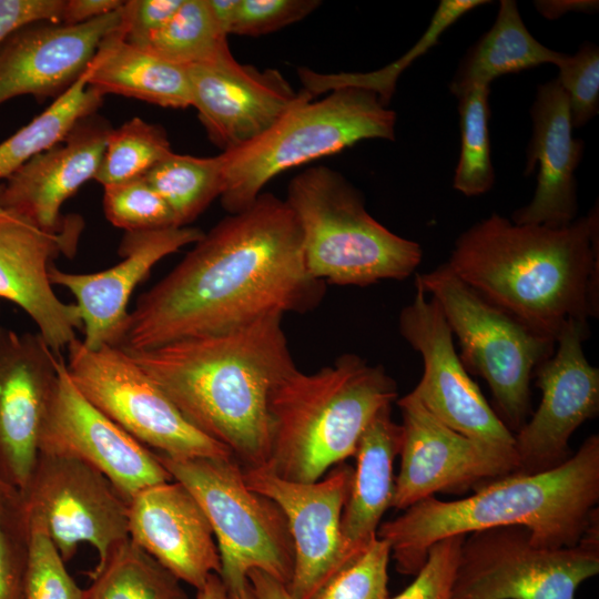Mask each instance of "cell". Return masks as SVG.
Segmentation results:
<instances>
[{
	"instance_id": "1",
	"label": "cell",
	"mask_w": 599,
	"mask_h": 599,
	"mask_svg": "<svg viewBox=\"0 0 599 599\" xmlns=\"http://www.w3.org/2000/svg\"><path fill=\"white\" fill-rule=\"evenodd\" d=\"M325 283L306 271L302 233L285 200L261 193L214 225L129 313L119 347L150 349L219 334L273 313L316 307Z\"/></svg>"
},
{
	"instance_id": "2",
	"label": "cell",
	"mask_w": 599,
	"mask_h": 599,
	"mask_svg": "<svg viewBox=\"0 0 599 599\" xmlns=\"http://www.w3.org/2000/svg\"><path fill=\"white\" fill-rule=\"evenodd\" d=\"M273 313L219 334L128 352L182 415L225 446L242 468H265L268 398L296 366Z\"/></svg>"
},
{
	"instance_id": "3",
	"label": "cell",
	"mask_w": 599,
	"mask_h": 599,
	"mask_svg": "<svg viewBox=\"0 0 599 599\" xmlns=\"http://www.w3.org/2000/svg\"><path fill=\"white\" fill-rule=\"evenodd\" d=\"M491 304L556 341L599 314L598 207L552 229L494 213L461 233L446 263Z\"/></svg>"
},
{
	"instance_id": "4",
	"label": "cell",
	"mask_w": 599,
	"mask_h": 599,
	"mask_svg": "<svg viewBox=\"0 0 599 599\" xmlns=\"http://www.w3.org/2000/svg\"><path fill=\"white\" fill-rule=\"evenodd\" d=\"M599 436L593 434L561 465L535 474L512 473L479 485L466 498L427 497L379 525L396 570L416 575L437 541L489 528L525 527L541 548L577 545L599 518Z\"/></svg>"
},
{
	"instance_id": "5",
	"label": "cell",
	"mask_w": 599,
	"mask_h": 599,
	"mask_svg": "<svg viewBox=\"0 0 599 599\" xmlns=\"http://www.w3.org/2000/svg\"><path fill=\"white\" fill-rule=\"evenodd\" d=\"M396 397V383L384 367L355 354H344L312 374L295 367L268 398L271 449L265 468L286 480L321 479L355 455L369 422Z\"/></svg>"
},
{
	"instance_id": "6",
	"label": "cell",
	"mask_w": 599,
	"mask_h": 599,
	"mask_svg": "<svg viewBox=\"0 0 599 599\" xmlns=\"http://www.w3.org/2000/svg\"><path fill=\"white\" fill-rule=\"evenodd\" d=\"M285 202L301 229L306 271L325 284L402 281L420 264V245L377 222L362 193L337 171L304 170L290 181Z\"/></svg>"
},
{
	"instance_id": "7",
	"label": "cell",
	"mask_w": 599,
	"mask_h": 599,
	"mask_svg": "<svg viewBox=\"0 0 599 599\" xmlns=\"http://www.w3.org/2000/svg\"><path fill=\"white\" fill-rule=\"evenodd\" d=\"M396 113L374 91L342 87L288 110L272 128L223 156L221 202L230 213L251 206L280 173L359 141L395 139Z\"/></svg>"
},
{
	"instance_id": "8",
	"label": "cell",
	"mask_w": 599,
	"mask_h": 599,
	"mask_svg": "<svg viewBox=\"0 0 599 599\" xmlns=\"http://www.w3.org/2000/svg\"><path fill=\"white\" fill-rule=\"evenodd\" d=\"M415 284L436 300L458 338L463 365L486 380L497 415L518 433L530 412L531 376L554 354L556 341L488 302L446 263L416 274Z\"/></svg>"
},
{
	"instance_id": "9",
	"label": "cell",
	"mask_w": 599,
	"mask_h": 599,
	"mask_svg": "<svg viewBox=\"0 0 599 599\" xmlns=\"http://www.w3.org/2000/svg\"><path fill=\"white\" fill-rule=\"evenodd\" d=\"M173 480L185 486L204 510L221 559L226 591L247 583V573L262 570L288 585L294 546L286 518L270 498L252 490L234 457L171 458L156 453Z\"/></svg>"
},
{
	"instance_id": "10",
	"label": "cell",
	"mask_w": 599,
	"mask_h": 599,
	"mask_svg": "<svg viewBox=\"0 0 599 599\" xmlns=\"http://www.w3.org/2000/svg\"><path fill=\"white\" fill-rule=\"evenodd\" d=\"M599 572V518L580 541L548 549L525 527L469 534L460 548L453 599H576L578 587Z\"/></svg>"
},
{
	"instance_id": "11",
	"label": "cell",
	"mask_w": 599,
	"mask_h": 599,
	"mask_svg": "<svg viewBox=\"0 0 599 599\" xmlns=\"http://www.w3.org/2000/svg\"><path fill=\"white\" fill-rule=\"evenodd\" d=\"M67 351V370L79 392L145 447L171 458L233 457L195 428L123 348L90 351L77 337Z\"/></svg>"
},
{
	"instance_id": "12",
	"label": "cell",
	"mask_w": 599,
	"mask_h": 599,
	"mask_svg": "<svg viewBox=\"0 0 599 599\" xmlns=\"http://www.w3.org/2000/svg\"><path fill=\"white\" fill-rule=\"evenodd\" d=\"M19 491L30 529L47 535L65 562L89 544L101 564L129 539L128 501L104 475L77 458L39 453Z\"/></svg>"
},
{
	"instance_id": "13",
	"label": "cell",
	"mask_w": 599,
	"mask_h": 599,
	"mask_svg": "<svg viewBox=\"0 0 599 599\" xmlns=\"http://www.w3.org/2000/svg\"><path fill=\"white\" fill-rule=\"evenodd\" d=\"M415 286L413 301L398 316L400 335L422 355L424 364L422 378L412 393L450 429L478 443L515 450V434L470 378L438 303Z\"/></svg>"
},
{
	"instance_id": "14",
	"label": "cell",
	"mask_w": 599,
	"mask_h": 599,
	"mask_svg": "<svg viewBox=\"0 0 599 599\" xmlns=\"http://www.w3.org/2000/svg\"><path fill=\"white\" fill-rule=\"evenodd\" d=\"M38 447L39 453L77 458L95 468L128 502L150 486L173 480L154 451L79 392L62 355Z\"/></svg>"
},
{
	"instance_id": "15",
	"label": "cell",
	"mask_w": 599,
	"mask_h": 599,
	"mask_svg": "<svg viewBox=\"0 0 599 599\" xmlns=\"http://www.w3.org/2000/svg\"><path fill=\"white\" fill-rule=\"evenodd\" d=\"M400 409V468L392 507L405 510L439 491H463L518 470L515 450L473 440L434 417L410 392Z\"/></svg>"
},
{
	"instance_id": "16",
	"label": "cell",
	"mask_w": 599,
	"mask_h": 599,
	"mask_svg": "<svg viewBox=\"0 0 599 599\" xmlns=\"http://www.w3.org/2000/svg\"><path fill=\"white\" fill-rule=\"evenodd\" d=\"M588 323L568 319L557 338V349L536 369L541 400L530 420L515 434L518 470L535 474L550 470L570 456L573 432L599 412V369L582 348Z\"/></svg>"
},
{
	"instance_id": "17",
	"label": "cell",
	"mask_w": 599,
	"mask_h": 599,
	"mask_svg": "<svg viewBox=\"0 0 599 599\" xmlns=\"http://www.w3.org/2000/svg\"><path fill=\"white\" fill-rule=\"evenodd\" d=\"M247 486L283 511L294 546L286 586L294 599H311L343 567L341 519L354 469L341 463L313 483L283 479L267 468H242Z\"/></svg>"
},
{
	"instance_id": "18",
	"label": "cell",
	"mask_w": 599,
	"mask_h": 599,
	"mask_svg": "<svg viewBox=\"0 0 599 599\" xmlns=\"http://www.w3.org/2000/svg\"><path fill=\"white\" fill-rule=\"evenodd\" d=\"M186 69L192 106L222 152L253 141L293 106L313 98L305 90L295 91L276 69L240 63L230 49Z\"/></svg>"
},
{
	"instance_id": "19",
	"label": "cell",
	"mask_w": 599,
	"mask_h": 599,
	"mask_svg": "<svg viewBox=\"0 0 599 599\" xmlns=\"http://www.w3.org/2000/svg\"><path fill=\"white\" fill-rule=\"evenodd\" d=\"M81 230L75 216L63 229L48 232L12 212L0 214V300L23 309L58 355L77 338L82 322L77 305L53 292L49 268L61 253L74 254Z\"/></svg>"
},
{
	"instance_id": "20",
	"label": "cell",
	"mask_w": 599,
	"mask_h": 599,
	"mask_svg": "<svg viewBox=\"0 0 599 599\" xmlns=\"http://www.w3.org/2000/svg\"><path fill=\"white\" fill-rule=\"evenodd\" d=\"M60 356L38 333L0 326V478L19 490L37 463Z\"/></svg>"
},
{
	"instance_id": "21",
	"label": "cell",
	"mask_w": 599,
	"mask_h": 599,
	"mask_svg": "<svg viewBox=\"0 0 599 599\" xmlns=\"http://www.w3.org/2000/svg\"><path fill=\"white\" fill-rule=\"evenodd\" d=\"M203 235L201 230L190 226L126 232L119 247L123 260L112 267L93 273H70L51 265V284L67 288L75 297L84 347L97 351L103 346H119L135 287L159 261L196 243Z\"/></svg>"
},
{
	"instance_id": "22",
	"label": "cell",
	"mask_w": 599,
	"mask_h": 599,
	"mask_svg": "<svg viewBox=\"0 0 599 599\" xmlns=\"http://www.w3.org/2000/svg\"><path fill=\"white\" fill-rule=\"evenodd\" d=\"M121 20L122 7L81 24L40 21L16 30L0 44V104L26 94L57 99L84 73Z\"/></svg>"
},
{
	"instance_id": "23",
	"label": "cell",
	"mask_w": 599,
	"mask_h": 599,
	"mask_svg": "<svg viewBox=\"0 0 599 599\" xmlns=\"http://www.w3.org/2000/svg\"><path fill=\"white\" fill-rule=\"evenodd\" d=\"M129 538L196 589L221 573L210 521L191 491L176 480L150 486L128 502Z\"/></svg>"
},
{
	"instance_id": "24",
	"label": "cell",
	"mask_w": 599,
	"mask_h": 599,
	"mask_svg": "<svg viewBox=\"0 0 599 599\" xmlns=\"http://www.w3.org/2000/svg\"><path fill=\"white\" fill-rule=\"evenodd\" d=\"M112 128L95 113L81 119L65 138L33 156L0 184V207L57 232L70 219L62 204L94 179Z\"/></svg>"
},
{
	"instance_id": "25",
	"label": "cell",
	"mask_w": 599,
	"mask_h": 599,
	"mask_svg": "<svg viewBox=\"0 0 599 599\" xmlns=\"http://www.w3.org/2000/svg\"><path fill=\"white\" fill-rule=\"evenodd\" d=\"M530 114L532 134L524 174L529 175L538 162L537 187L531 201L516 210L511 220L515 224L565 227L578 212L575 171L583 142L572 136L568 100L557 79L538 85Z\"/></svg>"
},
{
	"instance_id": "26",
	"label": "cell",
	"mask_w": 599,
	"mask_h": 599,
	"mask_svg": "<svg viewBox=\"0 0 599 599\" xmlns=\"http://www.w3.org/2000/svg\"><path fill=\"white\" fill-rule=\"evenodd\" d=\"M400 443L402 426L393 420L392 405H387L369 422L354 455L356 468L341 519L343 567L377 537L380 519L392 507L394 460Z\"/></svg>"
},
{
	"instance_id": "27",
	"label": "cell",
	"mask_w": 599,
	"mask_h": 599,
	"mask_svg": "<svg viewBox=\"0 0 599 599\" xmlns=\"http://www.w3.org/2000/svg\"><path fill=\"white\" fill-rule=\"evenodd\" d=\"M88 85L163 108L192 106L186 67L130 44L120 26L99 44L85 69Z\"/></svg>"
},
{
	"instance_id": "28",
	"label": "cell",
	"mask_w": 599,
	"mask_h": 599,
	"mask_svg": "<svg viewBox=\"0 0 599 599\" xmlns=\"http://www.w3.org/2000/svg\"><path fill=\"white\" fill-rule=\"evenodd\" d=\"M564 57L530 34L515 1L501 0L495 23L463 59L449 88L459 98L474 85L544 63L557 65Z\"/></svg>"
},
{
	"instance_id": "29",
	"label": "cell",
	"mask_w": 599,
	"mask_h": 599,
	"mask_svg": "<svg viewBox=\"0 0 599 599\" xmlns=\"http://www.w3.org/2000/svg\"><path fill=\"white\" fill-rule=\"evenodd\" d=\"M103 94L88 85L84 73L38 116L0 143V180L50 149L102 104Z\"/></svg>"
},
{
	"instance_id": "30",
	"label": "cell",
	"mask_w": 599,
	"mask_h": 599,
	"mask_svg": "<svg viewBox=\"0 0 599 599\" xmlns=\"http://www.w3.org/2000/svg\"><path fill=\"white\" fill-rule=\"evenodd\" d=\"M90 578L84 599H190L181 581L130 538Z\"/></svg>"
},
{
	"instance_id": "31",
	"label": "cell",
	"mask_w": 599,
	"mask_h": 599,
	"mask_svg": "<svg viewBox=\"0 0 599 599\" xmlns=\"http://www.w3.org/2000/svg\"><path fill=\"white\" fill-rule=\"evenodd\" d=\"M144 179L165 201L176 226H187L221 196L223 191V156L176 154L153 166Z\"/></svg>"
},
{
	"instance_id": "32",
	"label": "cell",
	"mask_w": 599,
	"mask_h": 599,
	"mask_svg": "<svg viewBox=\"0 0 599 599\" xmlns=\"http://www.w3.org/2000/svg\"><path fill=\"white\" fill-rule=\"evenodd\" d=\"M486 3V0H441L419 40L392 64L370 73L336 75L317 74L308 69L301 68L298 74L304 83V90L314 95L324 90L332 91L342 87H357L374 91L382 103L387 106L395 92L399 74L413 61L436 45L440 35L459 18Z\"/></svg>"
},
{
	"instance_id": "33",
	"label": "cell",
	"mask_w": 599,
	"mask_h": 599,
	"mask_svg": "<svg viewBox=\"0 0 599 599\" xmlns=\"http://www.w3.org/2000/svg\"><path fill=\"white\" fill-rule=\"evenodd\" d=\"M132 45L182 67L212 61L230 49L206 0H183L161 30Z\"/></svg>"
},
{
	"instance_id": "34",
	"label": "cell",
	"mask_w": 599,
	"mask_h": 599,
	"mask_svg": "<svg viewBox=\"0 0 599 599\" xmlns=\"http://www.w3.org/2000/svg\"><path fill=\"white\" fill-rule=\"evenodd\" d=\"M489 85H474L458 98L460 153L453 186L467 196L488 192L495 182L489 138Z\"/></svg>"
},
{
	"instance_id": "35",
	"label": "cell",
	"mask_w": 599,
	"mask_h": 599,
	"mask_svg": "<svg viewBox=\"0 0 599 599\" xmlns=\"http://www.w3.org/2000/svg\"><path fill=\"white\" fill-rule=\"evenodd\" d=\"M171 153L161 126L133 118L110 130L94 180L108 186L142 177Z\"/></svg>"
},
{
	"instance_id": "36",
	"label": "cell",
	"mask_w": 599,
	"mask_h": 599,
	"mask_svg": "<svg viewBox=\"0 0 599 599\" xmlns=\"http://www.w3.org/2000/svg\"><path fill=\"white\" fill-rule=\"evenodd\" d=\"M30 536L19 489L0 478V599H24Z\"/></svg>"
},
{
	"instance_id": "37",
	"label": "cell",
	"mask_w": 599,
	"mask_h": 599,
	"mask_svg": "<svg viewBox=\"0 0 599 599\" xmlns=\"http://www.w3.org/2000/svg\"><path fill=\"white\" fill-rule=\"evenodd\" d=\"M106 220L126 232L176 226L172 211L144 176L103 186Z\"/></svg>"
},
{
	"instance_id": "38",
	"label": "cell",
	"mask_w": 599,
	"mask_h": 599,
	"mask_svg": "<svg viewBox=\"0 0 599 599\" xmlns=\"http://www.w3.org/2000/svg\"><path fill=\"white\" fill-rule=\"evenodd\" d=\"M390 547L376 537L354 560L336 571L311 599H387Z\"/></svg>"
},
{
	"instance_id": "39",
	"label": "cell",
	"mask_w": 599,
	"mask_h": 599,
	"mask_svg": "<svg viewBox=\"0 0 599 599\" xmlns=\"http://www.w3.org/2000/svg\"><path fill=\"white\" fill-rule=\"evenodd\" d=\"M30 530L24 599H84L51 540L42 531Z\"/></svg>"
},
{
	"instance_id": "40",
	"label": "cell",
	"mask_w": 599,
	"mask_h": 599,
	"mask_svg": "<svg viewBox=\"0 0 599 599\" xmlns=\"http://www.w3.org/2000/svg\"><path fill=\"white\" fill-rule=\"evenodd\" d=\"M557 68V80L568 100L572 128H580L599 110V49L585 43L576 54H565Z\"/></svg>"
},
{
	"instance_id": "41",
	"label": "cell",
	"mask_w": 599,
	"mask_h": 599,
	"mask_svg": "<svg viewBox=\"0 0 599 599\" xmlns=\"http://www.w3.org/2000/svg\"><path fill=\"white\" fill-rule=\"evenodd\" d=\"M466 536L435 542L414 581L400 593L387 599H453L460 548Z\"/></svg>"
},
{
	"instance_id": "42",
	"label": "cell",
	"mask_w": 599,
	"mask_h": 599,
	"mask_svg": "<svg viewBox=\"0 0 599 599\" xmlns=\"http://www.w3.org/2000/svg\"><path fill=\"white\" fill-rule=\"evenodd\" d=\"M317 0H238L230 34L258 37L298 22L316 10Z\"/></svg>"
},
{
	"instance_id": "43",
	"label": "cell",
	"mask_w": 599,
	"mask_h": 599,
	"mask_svg": "<svg viewBox=\"0 0 599 599\" xmlns=\"http://www.w3.org/2000/svg\"><path fill=\"white\" fill-rule=\"evenodd\" d=\"M183 0H131L122 6L121 29L133 44L161 30L176 13Z\"/></svg>"
},
{
	"instance_id": "44",
	"label": "cell",
	"mask_w": 599,
	"mask_h": 599,
	"mask_svg": "<svg viewBox=\"0 0 599 599\" xmlns=\"http://www.w3.org/2000/svg\"><path fill=\"white\" fill-rule=\"evenodd\" d=\"M63 6L64 0H0V44L24 26L60 23Z\"/></svg>"
},
{
	"instance_id": "45",
	"label": "cell",
	"mask_w": 599,
	"mask_h": 599,
	"mask_svg": "<svg viewBox=\"0 0 599 599\" xmlns=\"http://www.w3.org/2000/svg\"><path fill=\"white\" fill-rule=\"evenodd\" d=\"M119 0H64L61 22L65 26L81 24L122 7Z\"/></svg>"
},
{
	"instance_id": "46",
	"label": "cell",
	"mask_w": 599,
	"mask_h": 599,
	"mask_svg": "<svg viewBox=\"0 0 599 599\" xmlns=\"http://www.w3.org/2000/svg\"><path fill=\"white\" fill-rule=\"evenodd\" d=\"M247 580L254 599H294L286 585L262 570L248 571Z\"/></svg>"
},
{
	"instance_id": "47",
	"label": "cell",
	"mask_w": 599,
	"mask_h": 599,
	"mask_svg": "<svg viewBox=\"0 0 599 599\" xmlns=\"http://www.w3.org/2000/svg\"><path fill=\"white\" fill-rule=\"evenodd\" d=\"M534 4L539 13L548 19H557L569 11L593 13L598 9V1L593 0L535 1Z\"/></svg>"
},
{
	"instance_id": "48",
	"label": "cell",
	"mask_w": 599,
	"mask_h": 599,
	"mask_svg": "<svg viewBox=\"0 0 599 599\" xmlns=\"http://www.w3.org/2000/svg\"><path fill=\"white\" fill-rule=\"evenodd\" d=\"M206 3L217 28L229 37L238 0H206Z\"/></svg>"
},
{
	"instance_id": "49",
	"label": "cell",
	"mask_w": 599,
	"mask_h": 599,
	"mask_svg": "<svg viewBox=\"0 0 599 599\" xmlns=\"http://www.w3.org/2000/svg\"><path fill=\"white\" fill-rule=\"evenodd\" d=\"M196 599H229L221 577L216 573L211 575L205 583L196 589Z\"/></svg>"
},
{
	"instance_id": "50",
	"label": "cell",
	"mask_w": 599,
	"mask_h": 599,
	"mask_svg": "<svg viewBox=\"0 0 599 599\" xmlns=\"http://www.w3.org/2000/svg\"><path fill=\"white\" fill-rule=\"evenodd\" d=\"M226 592L229 599H254L248 580L244 587Z\"/></svg>"
},
{
	"instance_id": "51",
	"label": "cell",
	"mask_w": 599,
	"mask_h": 599,
	"mask_svg": "<svg viewBox=\"0 0 599 599\" xmlns=\"http://www.w3.org/2000/svg\"><path fill=\"white\" fill-rule=\"evenodd\" d=\"M4 212H6V211H4V210H2V209L0 207V214H1V213H4Z\"/></svg>"
}]
</instances>
